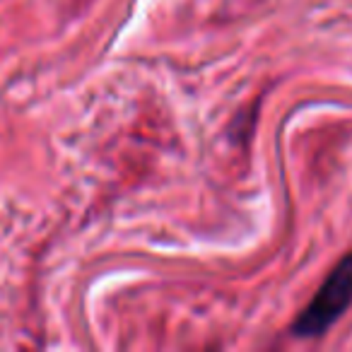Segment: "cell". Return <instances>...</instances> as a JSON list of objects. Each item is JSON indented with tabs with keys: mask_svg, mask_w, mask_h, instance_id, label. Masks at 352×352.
I'll use <instances>...</instances> for the list:
<instances>
[{
	"mask_svg": "<svg viewBox=\"0 0 352 352\" xmlns=\"http://www.w3.org/2000/svg\"><path fill=\"white\" fill-rule=\"evenodd\" d=\"M352 304V251L336 263L326 275L314 299L302 309L297 321L292 323L294 338H318L342 316Z\"/></svg>",
	"mask_w": 352,
	"mask_h": 352,
	"instance_id": "obj_1",
	"label": "cell"
}]
</instances>
